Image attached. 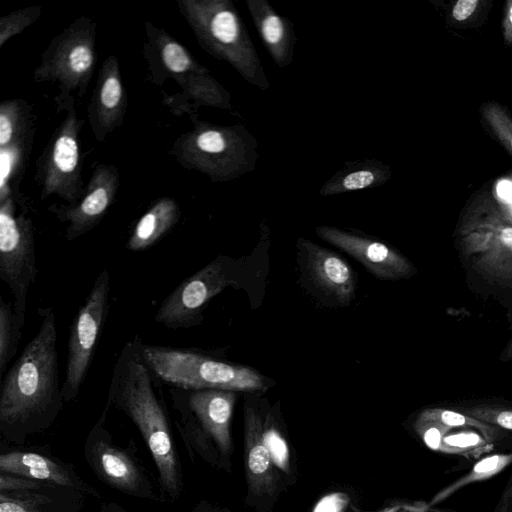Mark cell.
<instances>
[{
    "mask_svg": "<svg viewBox=\"0 0 512 512\" xmlns=\"http://www.w3.org/2000/svg\"><path fill=\"white\" fill-rule=\"evenodd\" d=\"M512 464V451L488 454L481 457L472 469L434 495L428 506L433 507L470 484L487 480Z\"/></svg>",
    "mask_w": 512,
    "mask_h": 512,
    "instance_id": "obj_23",
    "label": "cell"
},
{
    "mask_svg": "<svg viewBox=\"0 0 512 512\" xmlns=\"http://www.w3.org/2000/svg\"><path fill=\"white\" fill-rule=\"evenodd\" d=\"M263 436L274 465L282 471L289 473L290 456L287 443L268 415L264 418L263 422Z\"/></svg>",
    "mask_w": 512,
    "mask_h": 512,
    "instance_id": "obj_29",
    "label": "cell"
},
{
    "mask_svg": "<svg viewBox=\"0 0 512 512\" xmlns=\"http://www.w3.org/2000/svg\"><path fill=\"white\" fill-rule=\"evenodd\" d=\"M84 123L72 103L43 148L34 175L41 200L55 195L73 205L84 193L80 145Z\"/></svg>",
    "mask_w": 512,
    "mask_h": 512,
    "instance_id": "obj_6",
    "label": "cell"
},
{
    "mask_svg": "<svg viewBox=\"0 0 512 512\" xmlns=\"http://www.w3.org/2000/svg\"><path fill=\"white\" fill-rule=\"evenodd\" d=\"M93 458L97 470L111 485L125 492H136L141 480L140 474L124 452L100 440L95 442Z\"/></svg>",
    "mask_w": 512,
    "mask_h": 512,
    "instance_id": "obj_19",
    "label": "cell"
},
{
    "mask_svg": "<svg viewBox=\"0 0 512 512\" xmlns=\"http://www.w3.org/2000/svg\"><path fill=\"white\" fill-rule=\"evenodd\" d=\"M457 410L479 421L512 433V405L475 403L460 406Z\"/></svg>",
    "mask_w": 512,
    "mask_h": 512,
    "instance_id": "obj_26",
    "label": "cell"
},
{
    "mask_svg": "<svg viewBox=\"0 0 512 512\" xmlns=\"http://www.w3.org/2000/svg\"><path fill=\"white\" fill-rule=\"evenodd\" d=\"M141 344V338L135 336L122 348L113 367L107 405L122 410L135 423L154 458L163 486L177 495L180 478L161 394L163 383L145 361Z\"/></svg>",
    "mask_w": 512,
    "mask_h": 512,
    "instance_id": "obj_1",
    "label": "cell"
},
{
    "mask_svg": "<svg viewBox=\"0 0 512 512\" xmlns=\"http://www.w3.org/2000/svg\"><path fill=\"white\" fill-rule=\"evenodd\" d=\"M262 34L270 44H276L283 35L282 21L278 16H268L262 24Z\"/></svg>",
    "mask_w": 512,
    "mask_h": 512,
    "instance_id": "obj_32",
    "label": "cell"
},
{
    "mask_svg": "<svg viewBox=\"0 0 512 512\" xmlns=\"http://www.w3.org/2000/svg\"><path fill=\"white\" fill-rule=\"evenodd\" d=\"M141 351L153 373L170 387L234 392L267 388V379L254 369L220 361L194 349L142 342Z\"/></svg>",
    "mask_w": 512,
    "mask_h": 512,
    "instance_id": "obj_3",
    "label": "cell"
},
{
    "mask_svg": "<svg viewBox=\"0 0 512 512\" xmlns=\"http://www.w3.org/2000/svg\"><path fill=\"white\" fill-rule=\"evenodd\" d=\"M261 414L252 406L245 408V471L249 494L270 496L275 492L276 473L263 436Z\"/></svg>",
    "mask_w": 512,
    "mask_h": 512,
    "instance_id": "obj_15",
    "label": "cell"
},
{
    "mask_svg": "<svg viewBox=\"0 0 512 512\" xmlns=\"http://www.w3.org/2000/svg\"><path fill=\"white\" fill-rule=\"evenodd\" d=\"M169 391L171 397L179 400L197 419L220 453L229 456L232 451L230 423L236 393L219 389L185 390L174 387H170Z\"/></svg>",
    "mask_w": 512,
    "mask_h": 512,
    "instance_id": "obj_13",
    "label": "cell"
},
{
    "mask_svg": "<svg viewBox=\"0 0 512 512\" xmlns=\"http://www.w3.org/2000/svg\"><path fill=\"white\" fill-rule=\"evenodd\" d=\"M374 181V174L367 170H361L349 174L343 181L346 190H358L369 186Z\"/></svg>",
    "mask_w": 512,
    "mask_h": 512,
    "instance_id": "obj_33",
    "label": "cell"
},
{
    "mask_svg": "<svg viewBox=\"0 0 512 512\" xmlns=\"http://www.w3.org/2000/svg\"><path fill=\"white\" fill-rule=\"evenodd\" d=\"M419 420L436 422L444 426L469 427L475 429L482 437L494 447H512V433L503 431L490 424L479 421L458 410L444 408H429L423 410L418 416Z\"/></svg>",
    "mask_w": 512,
    "mask_h": 512,
    "instance_id": "obj_22",
    "label": "cell"
},
{
    "mask_svg": "<svg viewBox=\"0 0 512 512\" xmlns=\"http://www.w3.org/2000/svg\"><path fill=\"white\" fill-rule=\"evenodd\" d=\"M500 359L503 361H508L512 359V339L506 346L504 352L501 354Z\"/></svg>",
    "mask_w": 512,
    "mask_h": 512,
    "instance_id": "obj_40",
    "label": "cell"
},
{
    "mask_svg": "<svg viewBox=\"0 0 512 512\" xmlns=\"http://www.w3.org/2000/svg\"><path fill=\"white\" fill-rule=\"evenodd\" d=\"M120 186V174L113 164H97L76 204L53 203L47 211L66 223L65 238L73 241L91 231L113 205Z\"/></svg>",
    "mask_w": 512,
    "mask_h": 512,
    "instance_id": "obj_10",
    "label": "cell"
},
{
    "mask_svg": "<svg viewBox=\"0 0 512 512\" xmlns=\"http://www.w3.org/2000/svg\"><path fill=\"white\" fill-rule=\"evenodd\" d=\"M414 427L427 447L434 451L442 452V441L446 433L451 429L450 427L419 419L416 420Z\"/></svg>",
    "mask_w": 512,
    "mask_h": 512,
    "instance_id": "obj_30",
    "label": "cell"
},
{
    "mask_svg": "<svg viewBox=\"0 0 512 512\" xmlns=\"http://www.w3.org/2000/svg\"><path fill=\"white\" fill-rule=\"evenodd\" d=\"M180 217V206L174 198H158L133 227L126 248L132 252L151 248L176 226Z\"/></svg>",
    "mask_w": 512,
    "mask_h": 512,
    "instance_id": "obj_17",
    "label": "cell"
},
{
    "mask_svg": "<svg viewBox=\"0 0 512 512\" xmlns=\"http://www.w3.org/2000/svg\"><path fill=\"white\" fill-rule=\"evenodd\" d=\"M97 23L88 16H79L55 35L40 55L33 71L36 83H55L57 113L66 111L82 98L93 77L97 62Z\"/></svg>",
    "mask_w": 512,
    "mask_h": 512,
    "instance_id": "obj_4",
    "label": "cell"
},
{
    "mask_svg": "<svg viewBox=\"0 0 512 512\" xmlns=\"http://www.w3.org/2000/svg\"><path fill=\"white\" fill-rule=\"evenodd\" d=\"M143 57L147 63L148 80L161 87L167 80L180 85L190 75L205 71L176 38L164 28L144 22Z\"/></svg>",
    "mask_w": 512,
    "mask_h": 512,
    "instance_id": "obj_12",
    "label": "cell"
},
{
    "mask_svg": "<svg viewBox=\"0 0 512 512\" xmlns=\"http://www.w3.org/2000/svg\"><path fill=\"white\" fill-rule=\"evenodd\" d=\"M128 95L117 57L110 54L101 64L87 107L90 129L99 142L123 125Z\"/></svg>",
    "mask_w": 512,
    "mask_h": 512,
    "instance_id": "obj_11",
    "label": "cell"
},
{
    "mask_svg": "<svg viewBox=\"0 0 512 512\" xmlns=\"http://www.w3.org/2000/svg\"><path fill=\"white\" fill-rule=\"evenodd\" d=\"M480 112L490 131L512 155V117L503 105L495 101L482 104Z\"/></svg>",
    "mask_w": 512,
    "mask_h": 512,
    "instance_id": "obj_25",
    "label": "cell"
},
{
    "mask_svg": "<svg viewBox=\"0 0 512 512\" xmlns=\"http://www.w3.org/2000/svg\"><path fill=\"white\" fill-rule=\"evenodd\" d=\"M308 271L312 279L341 302L355 295L356 279L351 267L335 252L305 242Z\"/></svg>",
    "mask_w": 512,
    "mask_h": 512,
    "instance_id": "obj_16",
    "label": "cell"
},
{
    "mask_svg": "<svg viewBox=\"0 0 512 512\" xmlns=\"http://www.w3.org/2000/svg\"><path fill=\"white\" fill-rule=\"evenodd\" d=\"M0 512H41L31 508L29 505L12 498L6 497L4 494L0 496Z\"/></svg>",
    "mask_w": 512,
    "mask_h": 512,
    "instance_id": "obj_35",
    "label": "cell"
},
{
    "mask_svg": "<svg viewBox=\"0 0 512 512\" xmlns=\"http://www.w3.org/2000/svg\"><path fill=\"white\" fill-rule=\"evenodd\" d=\"M18 324L14 305L0 297V377L3 378L15 356L22 332Z\"/></svg>",
    "mask_w": 512,
    "mask_h": 512,
    "instance_id": "obj_24",
    "label": "cell"
},
{
    "mask_svg": "<svg viewBox=\"0 0 512 512\" xmlns=\"http://www.w3.org/2000/svg\"><path fill=\"white\" fill-rule=\"evenodd\" d=\"M35 115L33 105L21 98L0 103V148L33 139Z\"/></svg>",
    "mask_w": 512,
    "mask_h": 512,
    "instance_id": "obj_21",
    "label": "cell"
},
{
    "mask_svg": "<svg viewBox=\"0 0 512 512\" xmlns=\"http://www.w3.org/2000/svg\"><path fill=\"white\" fill-rule=\"evenodd\" d=\"M482 4L479 0H458L451 9V19L458 24L465 23L472 19Z\"/></svg>",
    "mask_w": 512,
    "mask_h": 512,
    "instance_id": "obj_31",
    "label": "cell"
},
{
    "mask_svg": "<svg viewBox=\"0 0 512 512\" xmlns=\"http://www.w3.org/2000/svg\"><path fill=\"white\" fill-rule=\"evenodd\" d=\"M231 259L218 256L184 279L160 304L154 320L169 329H187L202 322L208 302L237 284Z\"/></svg>",
    "mask_w": 512,
    "mask_h": 512,
    "instance_id": "obj_9",
    "label": "cell"
},
{
    "mask_svg": "<svg viewBox=\"0 0 512 512\" xmlns=\"http://www.w3.org/2000/svg\"><path fill=\"white\" fill-rule=\"evenodd\" d=\"M442 445V453L463 456H478L495 448L481 434L473 432L445 435Z\"/></svg>",
    "mask_w": 512,
    "mask_h": 512,
    "instance_id": "obj_27",
    "label": "cell"
},
{
    "mask_svg": "<svg viewBox=\"0 0 512 512\" xmlns=\"http://www.w3.org/2000/svg\"><path fill=\"white\" fill-rule=\"evenodd\" d=\"M15 199L0 202V279L14 297L20 328L25 324L29 287L37 275L34 228L25 212L16 214Z\"/></svg>",
    "mask_w": 512,
    "mask_h": 512,
    "instance_id": "obj_7",
    "label": "cell"
},
{
    "mask_svg": "<svg viewBox=\"0 0 512 512\" xmlns=\"http://www.w3.org/2000/svg\"><path fill=\"white\" fill-rule=\"evenodd\" d=\"M39 483L29 478L13 477L6 473L0 475V489L3 490H16V489H34L38 488Z\"/></svg>",
    "mask_w": 512,
    "mask_h": 512,
    "instance_id": "obj_34",
    "label": "cell"
},
{
    "mask_svg": "<svg viewBox=\"0 0 512 512\" xmlns=\"http://www.w3.org/2000/svg\"><path fill=\"white\" fill-rule=\"evenodd\" d=\"M341 500L337 499L336 497L323 499L321 503H319L317 512H337L339 509H341Z\"/></svg>",
    "mask_w": 512,
    "mask_h": 512,
    "instance_id": "obj_39",
    "label": "cell"
},
{
    "mask_svg": "<svg viewBox=\"0 0 512 512\" xmlns=\"http://www.w3.org/2000/svg\"><path fill=\"white\" fill-rule=\"evenodd\" d=\"M43 7L40 5L21 8L0 18V49L12 37L23 32L41 16Z\"/></svg>",
    "mask_w": 512,
    "mask_h": 512,
    "instance_id": "obj_28",
    "label": "cell"
},
{
    "mask_svg": "<svg viewBox=\"0 0 512 512\" xmlns=\"http://www.w3.org/2000/svg\"><path fill=\"white\" fill-rule=\"evenodd\" d=\"M110 274L103 269L96 277L69 331L63 398L73 400L88 374L109 311Z\"/></svg>",
    "mask_w": 512,
    "mask_h": 512,
    "instance_id": "obj_8",
    "label": "cell"
},
{
    "mask_svg": "<svg viewBox=\"0 0 512 512\" xmlns=\"http://www.w3.org/2000/svg\"><path fill=\"white\" fill-rule=\"evenodd\" d=\"M392 510L397 512H454L446 509H436L423 502L402 503Z\"/></svg>",
    "mask_w": 512,
    "mask_h": 512,
    "instance_id": "obj_37",
    "label": "cell"
},
{
    "mask_svg": "<svg viewBox=\"0 0 512 512\" xmlns=\"http://www.w3.org/2000/svg\"><path fill=\"white\" fill-rule=\"evenodd\" d=\"M174 95H165L162 103L176 116L190 114L201 105H215L219 100V88L208 75L207 70L190 75L180 85Z\"/></svg>",
    "mask_w": 512,
    "mask_h": 512,
    "instance_id": "obj_20",
    "label": "cell"
},
{
    "mask_svg": "<svg viewBox=\"0 0 512 512\" xmlns=\"http://www.w3.org/2000/svg\"><path fill=\"white\" fill-rule=\"evenodd\" d=\"M0 471L62 486L74 485L65 469L51 459L36 453L15 451L1 454Z\"/></svg>",
    "mask_w": 512,
    "mask_h": 512,
    "instance_id": "obj_18",
    "label": "cell"
},
{
    "mask_svg": "<svg viewBox=\"0 0 512 512\" xmlns=\"http://www.w3.org/2000/svg\"><path fill=\"white\" fill-rule=\"evenodd\" d=\"M1 380L3 426L44 421L59 410L64 398L59 380L56 316L51 309L46 311L36 335Z\"/></svg>",
    "mask_w": 512,
    "mask_h": 512,
    "instance_id": "obj_2",
    "label": "cell"
},
{
    "mask_svg": "<svg viewBox=\"0 0 512 512\" xmlns=\"http://www.w3.org/2000/svg\"><path fill=\"white\" fill-rule=\"evenodd\" d=\"M494 512H512V473Z\"/></svg>",
    "mask_w": 512,
    "mask_h": 512,
    "instance_id": "obj_38",
    "label": "cell"
},
{
    "mask_svg": "<svg viewBox=\"0 0 512 512\" xmlns=\"http://www.w3.org/2000/svg\"><path fill=\"white\" fill-rule=\"evenodd\" d=\"M502 35L506 45L512 46V0H508L504 8Z\"/></svg>",
    "mask_w": 512,
    "mask_h": 512,
    "instance_id": "obj_36",
    "label": "cell"
},
{
    "mask_svg": "<svg viewBox=\"0 0 512 512\" xmlns=\"http://www.w3.org/2000/svg\"><path fill=\"white\" fill-rule=\"evenodd\" d=\"M317 233L327 242L354 257L377 278L398 280L409 278L416 272L407 258L382 242L330 227H320Z\"/></svg>",
    "mask_w": 512,
    "mask_h": 512,
    "instance_id": "obj_14",
    "label": "cell"
},
{
    "mask_svg": "<svg viewBox=\"0 0 512 512\" xmlns=\"http://www.w3.org/2000/svg\"><path fill=\"white\" fill-rule=\"evenodd\" d=\"M457 245L480 274L512 286V217L498 203L485 198L468 210Z\"/></svg>",
    "mask_w": 512,
    "mask_h": 512,
    "instance_id": "obj_5",
    "label": "cell"
}]
</instances>
